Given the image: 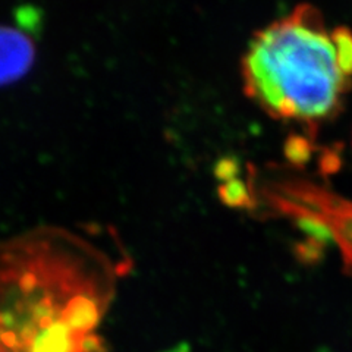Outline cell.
<instances>
[{"instance_id":"obj_1","label":"cell","mask_w":352,"mask_h":352,"mask_svg":"<svg viewBox=\"0 0 352 352\" xmlns=\"http://www.w3.org/2000/svg\"><path fill=\"white\" fill-rule=\"evenodd\" d=\"M129 270L126 254L69 228L0 239V352H106L100 329Z\"/></svg>"},{"instance_id":"obj_2","label":"cell","mask_w":352,"mask_h":352,"mask_svg":"<svg viewBox=\"0 0 352 352\" xmlns=\"http://www.w3.org/2000/svg\"><path fill=\"white\" fill-rule=\"evenodd\" d=\"M244 93L270 118L318 125L336 118L352 88V31L329 30L311 3L260 28L241 59Z\"/></svg>"},{"instance_id":"obj_3","label":"cell","mask_w":352,"mask_h":352,"mask_svg":"<svg viewBox=\"0 0 352 352\" xmlns=\"http://www.w3.org/2000/svg\"><path fill=\"white\" fill-rule=\"evenodd\" d=\"M36 58L37 47L30 34L16 27L0 25V87L24 78Z\"/></svg>"}]
</instances>
